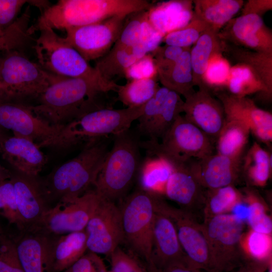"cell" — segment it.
Returning <instances> with one entry per match:
<instances>
[{
	"label": "cell",
	"mask_w": 272,
	"mask_h": 272,
	"mask_svg": "<svg viewBox=\"0 0 272 272\" xmlns=\"http://www.w3.org/2000/svg\"><path fill=\"white\" fill-rule=\"evenodd\" d=\"M107 138L87 142L76 157L40 179L52 207L61 199L79 197L94 186L109 150Z\"/></svg>",
	"instance_id": "1"
},
{
	"label": "cell",
	"mask_w": 272,
	"mask_h": 272,
	"mask_svg": "<svg viewBox=\"0 0 272 272\" xmlns=\"http://www.w3.org/2000/svg\"><path fill=\"white\" fill-rule=\"evenodd\" d=\"M108 92L92 79L60 77L39 96L38 104L30 108L50 123L63 125L62 123L67 120L105 108L96 103V99Z\"/></svg>",
	"instance_id": "2"
},
{
	"label": "cell",
	"mask_w": 272,
	"mask_h": 272,
	"mask_svg": "<svg viewBox=\"0 0 272 272\" xmlns=\"http://www.w3.org/2000/svg\"><path fill=\"white\" fill-rule=\"evenodd\" d=\"M113 137L94 189L102 198L115 202L126 196L142 162L141 141L135 133L129 129Z\"/></svg>",
	"instance_id": "3"
},
{
	"label": "cell",
	"mask_w": 272,
	"mask_h": 272,
	"mask_svg": "<svg viewBox=\"0 0 272 272\" xmlns=\"http://www.w3.org/2000/svg\"><path fill=\"white\" fill-rule=\"evenodd\" d=\"M33 47L39 64L52 74L85 78L98 82L107 91L116 92L118 85L104 80L82 56L51 29L40 30Z\"/></svg>",
	"instance_id": "4"
},
{
	"label": "cell",
	"mask_w": 272,
	"mask_h": 272,
	"mask_svg": "<svg viewBox=\"0 0 272 272\" xmlns=\"http://www.w3.org/2000/svg\"><path fill=\"white\" fill-rule=\"evenodd\" d=\"M144 105L118 109L105 108L87 112L63 125L56 147L66 148L127 130L142 115Z\"/></svg>",
	"instance_id": "5"
},
{
	"label": "cell",
	"mask_w": 272,
	"mask_h": 272,
	"mask_svg": "<svg viewBox=\"0 0 272 272\" xmlns=\"http://www.w3.org/2000/svg\"><path fill=\"white\" fill-rule=\"evenodd\" d=\"M148 156L162 157L175 163H186L214 153L215 144L199 128L180 115L158 141H141Z\"/></svg>",
	"instance_id": "6"
},
{
	"label": "cell",
	"mask_w": 272,
	"mask_h": 272,
	"mask_svg": "<svg viewBox=\"0 0 272 272\" xmlns=\"http://www.w3.org/2000/svg\"><path fill=\"white\" fill-rule=\"evenodd\" d=\"M156 194L140 188L125 197L120 207L124 242L147 267L151 263Z\"/></svg>",
	"instance_id": "7"
},
{
	"label": "cell",
	"mask_w": 272,
	"mask_h": 272,
	"mask_svg": "<svg viewBox=\"0 0 272 272\" xmlns=\"http://www.w3.org/2000/svg\"><path fill=\"white\" fill-rule=\"evenodd\" d=\"M200 225L214 272H231L247 260L240 244L244 229L243 220L228 213L203 219Z\"/></svg>",
	"instance_id": "8"
},
{
	"label": "cell",
	"mask_w": 272,
	"mask_h": 272,
	"mask_svg": "<svg viewBox=\"0 0 272 272\" xmlns=\"http://www.w3.org/2000/svg\"><path fill=\"white\" fill-rule=\"evenodd\" d=\"M63 125L50 123L35 113L30 106L0 91V126L11 130L15 135L31 140L39 148L56 147Z\"/></svg>",
	"instance_id": "9"
},
{
	"label": "cell",
	"mask_w": 272,
	"mask_h": 272,
	"mask_svg": "<svg viewBox=\"0 0 272 272\" xmlns=\"http://www.w3.org/2000/svg\"><path fill=\"white\" fill-rule=\"evenodd\" d=\"M2 58L1 81L7 86V95L19 97L39 96L61 76L50 73L17 50L6 52Z\"/></svg>",
	"instance_id": "10"
},
{
	"label": "cell",
	"mask_w": 272,
	"mask_h": 272,
	"mask_svg": "<svg viewBox=\"0 0 272 272\" xmlns=\"http://www.w3.org/2000/svg\"><path fill=\"white\" fill-rule=\"evenodd\" d=\"M101 199L94 188L79 197L61 199L50 208L37 225L30 229L54 235L83 230Z\"/></svg>",
	"instance_id": "11"
},
{
	"label": "cell",
	"mask_w": 272,
	"mask_h": 272,
	"mask_svg": "<svg viewBox=\"0 0 272 272\" xmlns=\"http://www.w3.org/2000/svg\"><path fill=\"white\" fill-rule=\"evenodd\" d=\"M155 209L173 222L181 247L192 265L205 272H214L208 244L196 217L170 205L158 194Z\"/></svg>",
	"instance_id": "12"
},
{
	"label": "cell",
	"mask_w": 272,
	"mask_h": 272,
	"mask_svg": "<svg viewBox=\"0 0 272 272\" xmlns=\"http://www.w3.org/2000/svg\"><path fill=\"white\" fill-rule=\"evenodd\" d=\"M127 16H115L98 23L69 29L63 39L88 62L98 59L113 46Z\"/></svg>",
	"instance_id": "13"
},
{
	"label": "cell",
	"mask_w": 272,
	"mask_h": 272,
	"mask_svg": "<svg viewBox=\"0 0 272 272\" xmlns=\"http://www.w3.org/2000/svg\"><path fill=\"white\" fill-rule=\"evenodd\" d=\"M85 230L88 251L109 256L124 242L120 207L101 198Z\"/></svg>",
	"instance_id": "14"
},
{
	"label": "cell",
	"mask_w": 272,
	"mask_h": 272,
	"mask_svg": "<svg viewBox=\"0 0 272 272\" xmlns=\"http://www.w3.org/2000/svg\"><path fill=\"white\" fill-rule=\"evenodd\" d=\"M223 42L272 54V33L262 17L241 15L231 19L218 33Z\"/></svg>",
	"instance_id": "15"
},
{
	"label": "cell",
	"mask_w": 272,
	"mask_h": 272,
	"mask_svg": "<svg viewBox=\"0 0 272 272\" xmlns=\"http://www.w3.org/2000/svg\"><path fill=\"white\" fill-rule=\"evenodd\" d=\"M222 103L226 119L234 120L246 126L258 140L269 145L272 141V114L259 108L247 97H237L228 92H216Z\"/></svg>",
	"instance_id": "16"
},
{
	"label": "cell",
	"mask_w": 272,
	"mask_h": 272,
	"mask_svg": "<svg viewBox=\"0 0 272 272\" xmlns=\"http://www.w3.org/2000/svg\"><path fill=\"white\" fill-rule=\"evenodd\" d=\"M175 264L193 267L181 247L173 222L155 209L151 263L147 268L162 269Z\"/></svg>",
	"instance_id": "17"
},
{
	"label": "cell",
	"mask_w": 272,
	"mask_h": 272,
	"mask_svg": "<svg viewBox=\"0 0 272 272\" xmlns=\"http://www.w3.org/2000/svg\"><path fill=\"white\" fill-rule=\"evenodd\" d=\"M10 179L14 185L22 226L20 231L31 229L52 206L37 176L16 171L12 173Z\"/></svg>",
	"instance_id": "18"
},
{
	"label": "cell",
	"mask_w": 272,
	"mask_h": 272,
	"mask_svg": "<svg viewBox=\"0 0 272 272\" xmlns=\"http://www.w3.org/2000/svg\"><path fill=\"white\" fill-rule=\"evenodd\" d=\"M183 112L186 120L202 131L215 144L226 117L222 103L213 96L209 89L199 88L185 98Z\"/></svg>",
	"instance_id": "19"
},
{
	"label": "cell",
	"mask_w": 272,
	"mask_h": 272,
	"mask_svg": "<svg viewBox=\"0 0 272 272\" xmlns=\"http://www.w3.org/2000/svg\"><path fill=\"white\" fill-rule=\"evenodd\" d=\"M56 236L34 229L19 231L14 239L24 272H54L52 251Z\"/></svg>",
	"instance_id": "20"
},
{
	"label": "cell",
	"mask_w": 272,
	"mask_h": 272,
	"mask_svg": "<svg viewBox=\"0 0 272 272\" xmlns=\"http://www.w3.org/2000/svg\"><path fill=\"white\" fill-rule=\"evenodd\" d=\"M169 162L173 170L167 182L165 193L180 209L195 217V213L203 210L207 189L191 172L187 162Z\"/></svg>",
	"instance_id": "21"
},
{
	"label": "cell",
	"mask_w": 272,
	"mask_h": 272,
	"mask_svg": "<svg viewBox=\"0 0 272 272\" xmlns=\"http://www.w3.org/2000/svg\"><path fill=\"white\" fill-rule=\"evenodd\" d=\"M242 161L213 153L187 164L201 184L207 189L234 185L242 175Z\"/></svg>",
	"instance_id": "22"
},
{
	"label": "cell",
	"mask_w": 272,
	"mask_h": 272,
	"mask_svg": "<svg viewBox=\"0 0 272 272\" xmlns=\"http://www.w3.org/2000/svg\"><path fill=\"white\" fill-rule=\"evenodd\" d=\"M0 153L17 172L32 176H37L47 162L36 144L19 136L8 135L0 142Z\"/></svg>",
	"instance_id": "23"
},
{
	"label": "cell",
	"mask_w": 272,
	"mask_h": 272,
	"mask_svg": "<svg viewBox=\"0 0 272 272\" xmlns=\"http://www.w3.org/2000/svg\"><path fill=\"white\" fill-rule=\"evenodd\" d=\"M147 14L151 24L165 36L190 22L193 17V2L171 0L153 3L147 10Z\"/></svg>",
	"instance_id": "24"
},
{
	"label": "cell",
	"mask_w": 272,
	"mask_h": 272,
	"mask_svg": "<svg viewBox=\"0 0 272 272\" xmlns=\"http://www.w3.org/2000/svg\"><path fill=\"white\" fill-rule=\"evenodd\" d=\"M193 17L216 33L231 20L244 5L241 0H194Z\"/></svg>",
	"instance_id": "25"
},
{
	"label": "cell",
	"mask_w": 272,
	"mask_h": 272,
	"mask_svg": "<svg viewBox=\"0 0 272 272\" xmlns=\"http://www.w3.org/2000/svg\"><path fill=\"white\" fill-rule=\"evenodd\" d=\"M223 41L218 33L208 28L190 48V58L194 86L207 88L205 75L209 62L215 55L223 52Z\"/></svg>",
	"instance_id": "26"
},
{
	"label": "cell",
	"mask_w": 272,
	"mask_h": 272,
	"mask_svg": "<svg viewBox=\"0 0 272 272\" xmlns=\"http://www.w3.org/2000/svg\"><path fill=\"white\" fill-rule=\"evenodd\" d=\"M146 52L140 46L113 45L104 56L97 59L94 69L105 81L114 82L116 76L123 77L126 70Z\"/></svg>",
	"instance_id": "27"
},
{
	"label": "cell",
	"mask_w": 272,
	"mask_h": 272,
	"mask_svg": "<svg viewBox=\"0 0 272 272\" xmlns=\"http://www.w3.org/2000/svg\"><path fill=\"white\" fill-rule=\"evenodd\" d=\"M190 48H186L179 58L172 64L157 68L158 79L163 87L185 98L195 92L190 58Z\"/></svg>",
	"instance_id": "28"
},
{
	"label": "cell",
	"mask_w": 272,
	"mask_h": 272,
	"mask_svg": "<svg viewBox=\"0 0 272 272\" xmlns=\"http://www.w3.org/2000/svg\"><path fill=\"white\" fill-rule=\"evenodd\" d=\"M85 229L57 235L52 251L54 272H62L83 256L88 251Z\"/></svg>",
	"instance_id": "29"
},
{
	"label": "cell",
	"mask_w": 272,
	"mask_h": 272,
	"mask_svg": "<svg viewBox=\"0 0 272 272\" xmlns=\"http://www.w3.org/2000/svg\"><path fill=\"white\" fill-rule=\"evenodd\" d=\"M223 52L236 64L251 69L272 93V54L257 52L223 41Z\"/></svg>",
	"instance_id": "30"
},
{
	"label": "cell",
	"mask_w": 272,
	"mask_h": 272,
	"mask_svg": "<svg viewBox=\"0 0 272 272\" xmlns=\"http://www.w3.org/2000/svg\"><path fill=\"white\" fill-rule=\"evenodd\" d=\"M250 131L244 124L226 119L215 142L217 153L234 160L242 161Z\"/></svg>",
	"instance_id": "31"
},
{
	"label": "cell",
	"mask_w": 272,
	"mask_h": 272,
	"mask_svg": "<svg viewBox=\"0 0 272 272\" xmlns=\"http://www.w3.org/2000/svg\"><path fill=\"white\" fill-rule=\"evenodd\" d=\"M242 173L250 184L265 186L271 173V154L253 143L241 163Z\"/></svg>",
	"instance_id": "32"
},
{
	"label": "cell",
	"mask_w": 272,
	"mask_h": 272,
	"mask_svg": "<svg viewBox=\"0 0 272 272\" xmlns=\"http://www.w3.org/2000/svg\"><path fill=\"white\" fill-rule=\"evenodd\" d=\"M228 93L237 97L260 93L271 98L270 93L256 74L249 67L242 64L231 66L225 86Z\"/></svg>",
	"instance_id": "33"
},
{
	"label": "cell",
	"mask_w": 272,
	"mask_h": 272,
	"mask_svg": "<svg viewBox=\"0 0 272 272\" xmlns=\"http://www.w3.org/2000/svg\"><path fill=\"white\" fill-rule=\"evenodd\" d=\"M172 164L165 159L157 156H148L141 163L139 171L141 188L159 194L165 193L167 182L172 173Z\"/></svg>",
	"instance_id": "34"
},
{
	"label": "cell",
	"mask_w": 272,
	"mask_h": 272,
	"mask_svg": "<svg viewBox=\"0 0 272 272\" xmlns=\"http://www.w3.org/2000/svg\"><path fill=\"white\" fill-rule=\"evenodd\" d=\"M183 104L184 101L180 95L170 90L158 115L143 134L149 137L150 140L161 139L183 112Z\"/></svg>",
	"instance_id": "35"
},
{
	"label": "cell",
	"mask_w": 272,
	"mask_h": 272,
	"mask_svg": "<svg viewBox=\"0 0 272 272\" xmlns=\"http://www.w3.org/2000/svg\"><path fill=\"white\" fill-rule=\"evenodd\" d=\"M242 199V193L235 185H230L213 189H207L202 210L203 219L230 213Z\"/></svg>",
	"instance_id": "36"
},
{
	"label": "cell",
	"mask_w": 272,
	"mask_h": 272,
	"mask_svg": "<svg viewBox=\"0 0 272 272\" xmlns=\"http://www.w3.org/2000/svg\"><path fill=\"white\" fill-rule=\"evenodd\" d=\"M158 77L129 80L123 85H119L116 93L117 100L126 107H135L145 104L160 88Z\"/></svg>",
	"instance_id": "37"
},
{
	"label": "cell",
	"mask_w": 272,
	"mask_h": 272,
	"mask_svg": "<svg viewBox=\"0 0 272 272\" xmlns=\"http://www.w3.org/2000/svg\"><path fill=\"white\" fill-rule=\"evenodd\" d=\"M30 6L8 27L0 30V51L18 50L31 39Z\"/></svg>",
	"instance_id": "38"
},
{
	"label": "cell",
	"mask_w": 272,
	"mask_h": 272,
	"mask_svg": "<svg viewBox=\"0 0 272 272\" xmlns=\"http://www.w3.org/2000/svg\"><path fill=\"white\" fill-rule=\"evenodd\" d=\"M240 244L246 259L264 263L271 261V235L250 229L243 233Z\"/></svg>",
	"instance_id": "39"
},
{
	"label": "cell",
	"mask_w": 272,
	"mask_h": 272,
	"mask_svg": "<svg viewBox=\"0 0 272 272\" xmlns=\"http://www.w3.org/2000/svg\"><path fill=\"white\" fill-rule=\"evenodd\" d=\"M244 193H242L243 199L247 204L248 210L246 222L250 229L271 235V219L267 214L264 202L258 194L250 188H246Z\"/></svg>",
	"instance_id": "40"
},
{
	"label": "cell",
	"mask_w": 272,
	"mask_h": 272,
	"mask_svg": "<svg viewBox=\"0 0 272 272\" xmlns=\"http://www.w3.org/2000/svg\"><path fill=\"white\" fill-rule=\"evenodd\" d=\"M208 28H209L206 24L193 17L186 26L166 34L163 42L166 45L190 47L195 43L202 32Z\"/></svg>",
	"instance_id": "41"
},
{
	"label": "cell",
	"mask_w": 272,
	"mask_h": 272,
	"mask_svg": "<svg viewBox=\"0 0 272 272\" xmlns=\"http://www.w3.org/2000/svg\"><path fill=\"white\" fill-rule=\"evenodd\" d=\"M0 215L15 225L18 231L21 230L14 185L10 179L0 182Z\"/></svg>",
	"instance_id": "42"
},
{
	"label": "cell",
	"mask_w": 272,
	"mask_h": 272,
	"mask_svg": "<svg viewBox=\"0 0 272 272\" xmlns=\"http://www.w3.org/2000/svg\"><path fill=\"white\" fill-rule=\"evenodd\" d=\"M146 12L147 10H143L127 16L118 39L114 45L124 46L139 45L143 23Z\"/></svg>",
	"instance_id": "43"
},
{
	"label": "cell",
	"mask_w": 272,
	"mask_h": 272,
	"mask_svg": "<svg viewBox=\"0 0 272 272\" xmlns=\"http://www.w3.org/2000/svg\"><path fill=\"white\" fill-rule=\"evenodd\" d=\"M110 262L109 272H149L146 264L130 251L120 247L108 256Z\"/></svg>",
	"instance_id": "44"
},
{
	"label": "cell",
	"mask_w": 272,
	"mask_h": 272,
	"mask_svg": "<svg viewBox=\"0 0 272 272\" xmlns=\"http://www.w3.org/2000/svg\"><path fill=\"white\" fill-rule=\"evenodd\" d=\"M0 272H24L14 238L4 233L0 235Z\"/></svg>",
	"instance_id": "45"
},
{
	"label": "cell",
	"mask_w": 272,
	"mask_h": 272,
	"mask_svg": "<svg viewBox=\"0 0 272 272\" xmlns=\"http://www.w3.org/2000/svg\"><path fill=\"white\" fill-rule=\"evenodd\" d=\"M170 90L160 87L154 95L144 105L142 115L138 119L137 130L144 134L160 112Z\"/></svg>",
	"instance_id": "46"
},
{
	"label": "cell",
	"mask_w": 272,
	"mask_h": 272,
	"mask_svg": "<svg viewBox=\"0 0 272 272\" xmlns=\"http://www.w3.org/2000/svg\"><path fill=\"white\" fill-rule=\"evenodd\" d=\"M227 60L222 53L215 55L210 60L205 75L206 87L224 86L227 81L230 69Z\"/></svg>",
	"instance_id": "47"
},
{
	"label": "cell",
	"mask_w": 272,
	"mask_h": 272,
	"mask_svg": "<svg viewBox=\"0 0 272 272\" xmlns=\"http://www.w3.org/2000/svg\"><path fill=\"white\" fill-rule=\"evenodd\" d=\"M124 77L128 81L158 77L157 66L151 54H146L132 63L126 70Z\"/></svg>",
	"instance_id": "48"
},
{
	"label": "cell",
	"mask_w": 272,
	"mask_h": 272,
	"mask_svg": "<svg viewBox=\"0 0 272 272\" xmlns=\"http://www.w3.org/2000/svg\"><path fill=\"white\" fill-rule=\"evenodd\" d=\"M39 1L0 0V30L10 25L26 4L37 7Z\"/></svg>",
	"instance_id": "49"
},
{
	"label": "cell",
	"mask_w": 272,
	"mask_h": 272,
	"mask_svg": "<svg viewBox=\"0 0 272 272\" xmlns=\"http://www.w3.org/2000/svg\"><path fill=\"white\" fill-rule=\"evenodd\" d=\"M62 272H109L103 259L88 251L78 260Z\"/></svg>",
	"instance_id": "50"
},
{
	"label": "cell",
	"mask_w": 272,
	"mask_h": 272,
	"mask_svg": "<svg viewBox=\"0 0 272 272\" xmlns=\"http://www.w3.org/2000/svg\"><path fill=\"white\" fill-rule=\"evenodd\" d=\"M164 36L155 29L149 22L146 12V15L143 23L139 45L146 53H151L160 46V43L163 42Z\"/></svg>",
	"instance_id": "51"
},
{
	"label": "cell",
	"mask_w": 272,
	"mask_h": 272,
	"mask_svg": "<svg viewBox=\"0 0 272 272\" xmlns=\"http://www.w3.org/2000/svg\"><path fill=\"white\" fill-rule=\"evenodd\" d=\"M186 48L165 44L158 47L151 53L157 68L164 67L175 62Z\"/></svg>",
	"instance_id": "52"
},
{
	"label": "cell",
	"mask_w": 272,
	"mask_h": 272,
	"mask_svg": "<svg viewBox=\"0 0 272 272\" xmlns=\"http://www.w3.org/2000/svg\"><path fill=\"white\" fill-rule=\"evenodd\" d=\"M242 15L254 14L261 17L272 9L271 0H249L243 5Z\"/></svg>",
	"instance_id": "53"
},
{
	"label": "cell",
	"mask_w": 272,
	"mask_h": 272,
	"mask_svg": "<svg viewBox=\"0 0 272 272\" xmlns=\"http://www.w3.org/2000/svg\"><path fill=\"white\" fill-rule=\"evenodd\" d=\"M247 260L240 267L231 272H264L269 264Z\"/></svg>",
	"instance_id": "54"
},
{
	"label": "cell",
	"mask_w": 272,
	"mask_h": 272,
	"mask_svg": "<svg viewBox=\"0 0 272 272\" xmlns=\"http://www.w3.org/2000/svg\"><path fill=\"white\" fill-rule=\"evenodd\" d=\"M148 270L149 272H205L195 267L182 264H173L162 269L149 268Z\"/></svg>",
	"instance_id": "55"
},
{
	"label": "cell",
	"mask_w": 272,
	"mask_h": 272,
	"mask_svg": "<svg viewBox=\"0 0 272 272\" xmlns=\"http://www.w3.org/2000/svg\"><path fill=\"white\" fill-rule=\"evenodd\" d=\"M12 172L0 165V182L10 179Z\"/></svg>",
	"instance_id": "56"
},
{
	"label": "cell",
	"mask_w": 272,
	"mask_h": 272,
	"mask_svg": "<svg viewBox=\"0 0 272 272\" xmlns=\"http://www.w3.org/2000/svg\"><path fill=\"white\" fill-rule=\"evenodd\" d=\"M8 136L5 132V129L0 126V142Z\"/></svg>",
	"instance_id": "57"
},
{
	"label": "cell",
	"mask_w": 272,
	"mask_h": 272,
	"mask_svg": "<svg viewBox=\"0 0 272 272\" xmlns=\"http://www.w3.org/2000/svg\"><path fill=\"white\" fill-rule=\"evenodd\" d=\"M7 89V86L3 82H0V91H6Z\"/></svg>",
	"instance_id": "58"
},
{
	"label": "cell",
	"mask_w": 272,
	"mask_h": 272,
	"mask_svg": "<svg viewBox=\"0 0 272 272\" xmlns=\"http://www.w3.org/2000/svg\"><path fill=\"white\" fill-rule=\"evenodd\" d=\"M268 271L267 272H272L271 269V263L269 264L268 266Z\"/></svg>",
	"instance_id": "59"
},
{
	"label": "cell",
	"mask_w": 272,
	"mask_h": 272,
	"mask_svg": "<svg viewBox=\"0 0 272 272\" xmlns=\"http://www.w3.org/2000/svg\"><path fill=\"white\" fill-rule=\"evenodd\" d=\"M2 59V58H0V82H1V67Z\"/></svg>",
	"instance_id": "60"
},
{
	"label": "cell",
	"mask_w": 272,
	"mask_h": 272,
	"mask_svg": "<svg viewBox=\"0 0 272 272\" xmlns=\"http://www.w3.org/2000/svg\"><path fill=\"white\" fill-rule=\"evenodd\" d=\"M3 233H4V232H3V230H2V227H1V225H0V235H1V234H2Z\"/></svg>",
	"instance_id": "61"
}]
</instances>
